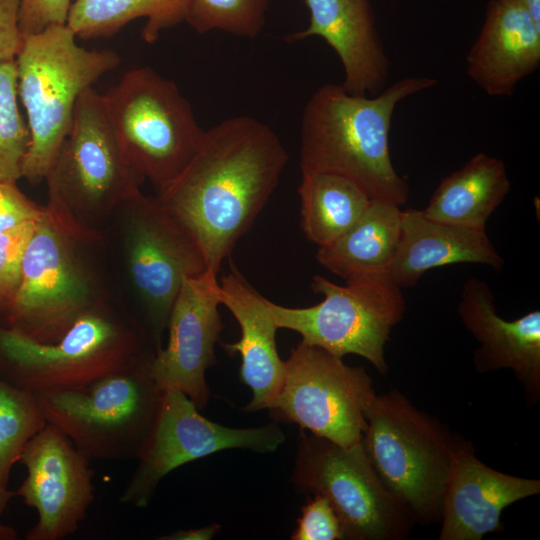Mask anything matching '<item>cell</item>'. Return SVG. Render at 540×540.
<instances>
[{"instance_id":"1","label":"cell","mask_w":540,"mask_h":540,"mask_svg":"<svg viewBox=\"0 0 540 540\" xmlns=\"http://www.w3.org/2000/svg\"><path fill=\"white\" fill-rule=\"evenodd\" d=\"M287 162L270 126L250 116L230 117L205 131L189 164L155 198L217 275L267 204Z\"/></svg>"},{"instance_id":"2","label":"cell","mask_w":540,"mask_h":540,"mask_svg":"<svg viewBox=\"0 0 540 540\" xmlns=\"http://www.w3.org/2000/svg\"><path fill=\"white\" fill-rule=\"evenodd\" d=\"M436 83L427 76L404 77L373 97L351 94L341 84L321 85L301 117V172L337 174L358 185L371 200L404 205L410 188L389 152L393 113L399 102Z\"/></svg>"},{"instance_id":"3","label":"cell","mask_w":540,"mask_h":540,"mask_svg":"<svg viewBox=\"0 0 540 540\" xmlns=\"http://www.w3.org/2000/svg\"><path fill=\"white\" fill-rule=\"evenodd\" d=\"M154 354L126 305L114 299L82 313L53 342L0 323V378L33 394L83 385Z\"/></svg>"},{"instance_id":"4","label":"cell","mask_w":540,"mask_h":540,"mask_svg":"<svg viewBox=\"0 0 540 540\" xmlns=\"http://www.w3.org/2000/svg\"><path fill=\"white\" fill-rule=\"evenodd\" d=\"M94 241L43 207L26 247L18 289L0 323L39 342L57 340L75 319L112 298Z\"/></svg>"},{"instance_id":"5","label":"cell","mask_w":540,"mask_h":540,"mask_svg":"<svg viewBox=\"0 0 540 540\" xmlns=\"http://www.w3.org/2000/svg\"><path fill=\"white\" fill-rule=\"evenodd\" d=\"M47 207L70 228L95 240L114 213L139 195L144 182L114 136L102 94L93 87L78 98L71 128L44 179Z\"/></svg>"},{"instance_id":"6","label":"cell","mask_w":540,"mask_h":540,"mask_svg":"<svg viewBox=\"0 0 540 540\" xmlns=\"http://www.w3.org/2000/svg\"><path fill=\"white\" fill-rule=\"evenodd\" d=\"M67 24L24 36L16 57L18 97L26 110L30 144L21 177L45 179L68 134L79 96L120 64L110 49H86Z\"/></svg>"},{"instance_id":"7","label":"cell","mask_w":540,"mask_h":540,"mask_svg":"<svg viewBox=\"0 0 540 540\" xmlns=\"http://www.w3.org/2000/svg\"><path fill=\"white\" fill-rule=\"evenodd\" d=\"M365 418L363 446L387 492L414 523H439L453 434L396 389L376 394Z\"/></svg>"},{"instance_id":"8","label":"cell","mask_w":540,"mask_h":540,"mask_svg":"<svg viewBox=\"0 0 540 540\" xmlns=\"http://www.w3.org/2000/svg\"><path fill=\"white\" fill-rule=\"evenodd\" d=\"M153 357L83 385L35 393L48 424L90 459L137 460L161 408Z\"/></svg>"},{"instance_id":"9","label":"cell","mask_w":540,"mask_h":540,"mask_svg":"<svg viewBox=\"0 0 540 540\" xmlns=\"http://www.w3.org/2000/svg\"><path fill=\"white\" fill-rule=\"evenodd\" d=\"M108 227L115 230L117 257L131 300L128 310L157 352L184 277L204 273L205 259L156 198L142 192L119 207Z\"/></svg>"},{"instance_id":"10","label":"cell","mask_w":540,"mask_h":540,"mask_svg":"<svg viewBox=\"0 0 540 540\" xmlns=\"http://www.w3.org/2000/svg\"><path fill=\"white\" fill-rule=\"evenodd\" d=\"M102 100L124 158L161 193L189 164L205 135L189 101L174 81L148 66L127 71Z\"/></svg>"},{"instance_id":"11","label":"cell","mask_w":540,"mask_h":540,"mask_svg":"<svg viewBox=\"0 0 540 540\" xmlns=\"http://www.w3.org/2000/svg\"><path fill=\"white\" fill-rule=\"evenodd\" d=\"M311 287L324 297L314 306L290 308L269 301L278 328L293 330L302 342L335 356H361L385 375V346L405 312L402 288L388 273L352 278L343 286L315 275Z\"/></svg>"},{"instance_id":"12","label":"cell","mask_w":540,"mask_h":540,"mask_svg":"<svg viewBox=\"0 0 540 540\" xmlns=\"http://www.w3.org/2000/svg\"><path fill=\"white\" fill-rule=\"evenodd\" d=\"M291 482L329 501L345 540H401L414 524L383 486L362 441L346 448L301 429Z\"/></svg>"},{"instance_id":"13","label":"cell","mask_w":540,"mask_h":540,"mask_svg":"<svg viewBox=\"0 0 540 540\" xmlns=\"http://www.w3.org/2000/svg\"><path fill=\"white\" fill-rule=\"evenodd\" d=\"M375 396L362 366L301 341L285 361L282 386L268 410L273 422L297 424L349 448L362 441L365 411Z\"/></svg>"},{"instance_id":"14","label":"cell","mask_w":540,"mask_h":540,"mask_svg":"<svg viewBox=\"0 0 540 540\" xmlns=\"http://www.w3.org/2000/svg\"><path fill=\"white\" fill-rule=\"evenodd\" d=\"M199 411L180 390H164L153 431L120 496L122 503L136 508L147 507L161 480L187 463L228 449L270 453L286 440L276 422L232 428L208 420Z\"/></svg>"},{"instance_id":"15","label":"cell","mask_w":540,"mask_h":540,"mask_svg":"<svg viewBox=\"0 0 540 540\" xmlns=\"http://www.w3.org/2000/svg\"><path fill=\"white\" fill-rule=\"evenodd\" d=\"M90 461L51 424L29 440L19 460L27 476L16 491L38 513L27 540H62L78 530L94 500Z\"/></svg>"},{"instance_id":"16","label":"cell","mask_w":540,"mask_h":540,"mask_svg":"<svg viewBox=\"0 0 540 540\" xmlns=\"http://www.w3.org/2000/svg\"><path fill=\"white\" fill-rule=\"evenodd\" d=\"M220 304L216 274L206 270L184 277L169 315L166 345L150 364L162 390H180L199 410L210 397L206 371L216 363L215 345L223 329Z\"/></svg>"},{"instance_id":"17","label":"cell","mask_w":540,"mask_h":540,"mask_svg":"<svg viewBox=\"0 0 540 540\" xmlns=\"http://www.w3.org/2000/svg\"><path fill=\"white\" fill-rule=\"evenodd\" d=\"M540 493V480L497 471L475 454L471 441L453 434L439 540H481L503 530L509 505Z\"/></svg>"},{"instance_id":"18","label":"cell","mask_w":540,"mask_h":540,"mask_svg":"<svg viewBox=\"0 0 540 540\" xmlns=\"http://www.w3.org/2000/svg\"><path fill=\"white\" fill-rule=\"evenodd\" d=\"M457 313L479 347L473 363L479 373L510 369L529 404L540 399V311L515 320L497 314L489 285L469 278L462 287Z\"/></svg>"},{"instance_id":"19","label":"cell","mask_w":540,"mask_h":540,"mask_svg":"<svg viewBox=\"0 0 540 540\" xmlns=\"http://www.w3.org/2000/svg\"><path fill=\"white\" fill-rule=\"evenodd\" d=\"M309 25L285 36L288 43L317 36L337 54L342 87L360 96L376 95L387 85L390 60L379 34L371 0H305Z\"/></svg>"},{"instance_id":"20","label":"cell","mask_w":540,"mask_h":540,"mask_svg":"<svg viewBox=\"0 0 540 540\" xmlns=\"http://www.w3.org/2000/svg\"><path fill=\"white\" fill-rule=\"evenodd\" d=\"M219 299L235 317L241 337L234 343H221L231 355L241 356L239 378L252 392L246 412L268 409L277 396L285 375L283 361L276 346L278 326L269 300L257 292L232 266L219 282Z\"/></svg>"},{"instance_id":"21","label":"cell","mask_w":540,"mask_h":540,"mask_svg":"<svg viewBox=\"0 0 540 540\" xmlns=\"http://www.w3.org/2000/svg\"><path fill=\"white\" fill-rule=\"evenodd\" d=\"M466 61L467 75L487 95L509 96L540 65V27L516 0H491Z\"/></svg>"},{"instance_id":"22","label":"cell","mask_w":540,"mask_h":540,"mask_svg":"<svg viewBox=\"0 0 540 540\" xmlns=\"http://www.w3.org/2000/svg\"><path fill=\"white\" fill-rule=\"evenodd\" d=\"M458 263L483 264L495 271L504 265L486 231L435 221L417 209L401 210L398 241L388 269L396 285L413 287L427 271Z\"/></svg>"},{"instance_id":"23","label":"cell","mask_w":540,"mask_h":540,"mask_svg":"<svg viewBox=\"0 0 540 540\" xmlns=\"http://www.w3.org/2000/svg\"><path fill=\"white\" fill-rule=\"evenodd\" d=\"M510 189L504 162L479 152L439 183L421 211L435 221L486 231L489 217Z\"/></svg>"},{"instance_id":"24","label":"cell","mask_w":540,"mask_h":540,"mask_svg":"<svg viewBox=\"0 0 540 540\" xmlns=\"http://www.w3.org/2000/svg\"><path fill=\"white\" fill-rule=\"evenodd\" d=\"M400 207L371 200L343 235L318 248V262L345 281L388 273L400 227Z\"/></svg>"},{"instance_id":"25","label":"cell","mask_w":540,"mask_h":540,"mask_svg":"<svg viewBox=\"0 0 540 540\" xmlns=\"http://www.w3.org/2000/svg\"><path fill=\"white\" fill-rule=\"evenodd\" d=\"M301 227L318 247L335 241L360 218L371 199L351 180L327 172H301Z\"/></svg>"},{"instance_id":"26","label":"cell","mask_w":540,"mask_h":540,"mask_svg":"<svg viewBox=\"0 0 540 540\" xmlns=\"http://www.w3.org/2000/svg\"><path fill=\"white\" fill-rule=\"evenodd\" d=\"M189 0H74L66 24L82 40L110 38L128 23L146 20L141 36L155 43L162 31L185 21Z\"/></svg>"},{"instance_id":"27","label":"cell","mask_w":540,"mask_h":540,"mask_svg":"<svg viewBox=\"0 0 540 540\" xmlns=\"http://www.w3.org/2000/svg\"><path fill=\"white\" fill-rule=\"evenodd\" d=\"M46 424L34 394L0 378V484L8 485L25 446Z\"/></svg>"},{"instance_id":"28","label":"cell","mask_w":540,"mask_h":540,"mask_svg":"<svg viewBox=\"0 0 540 540\" xmlns=\"http://www.w3.org/2000/svg\"><path fill=\"white\" fill-rule=\"evenodd\" d=\"M271 0H189L185 22L197 33L221 30L255 38L264 28Z\"/></svg>"},{"instance_id":"29","label":"cell","mask_w":540,"mask_h":540,"mask_svg":"<svg viewBox=\"0 0 540 540\" xmlns=\"http://www.w3.org/2000/svg\"><path fill=\"white\" fill-rule=\"evenodd\" d=\"M30 144V131L18 107L16 62L0 64V182H16Z\"/></svg>"},{"instance_id":"30","label":"cell","mask_w":540,"mask_h":540,"mask_svg":"<svg viewBox=\"0 0 540 540\" xmlns=\"http://www.w3.org/2000/svg\"><path fill=\"white\" fill-rule=\"evenodd\" d=\"M37 221L26 222L0 234V310L15 296L23 256Z\"/></svg>"},{"instance_id":"31","label":"cell","mask_w":540,"mask_h":540,"mask_svg":"<svg viewBox=\"0 0 540 540\" xmlns=\"http://www.w3.org/2000/svg\"><path fill=\"white\" fill-rule=\"evenodd\" d=\"M292 540H345L342 524L329 501L314 495L301 509Z\"/></svg>"},{"instance_id":"32","label":"cell","mask_w":540,"mask_h":540,"mask_svg":"<svg viewBox=\"0 0 540 540\" xmlns=\"http://www.w3.org/2000/svg\"><path fill=\"white\" fill-rule=\"evenodd\" d=\"M71 0H20L19 27L23 36L51 25L66 24Z\"/></svg>"},{"instance_id":"33","label":"cell","mask_w":540,"mask_h":540,"mask_svg":"<svg viewBox=\"0 0 540 540\" xmlns=\"http://www.w3.org/2000/svg\"><path fill=\"white\" fill-rule=\"evenodd\" d=\"M43 207L28 199L16 182H0V234L26 222L37 221Z\"/></svg>"},{"instance_id":"34","label":"cell","mask_w":540,"mask_h":540,"mask_svg":"<svg viewBox=\"0 0 540 540\" xmlns=\"http://www.w3.org/2000/svg\"><path fill=\"white\" fill-rule=\"evenodd\" d=\"M19 9L20 0H0V64L16 60L22 47Z\"/></svg>"},{"instance_id":"35","label":"cell","mask_w":540,"mask_h":540,"mask_svg":"<svg viewBox=\"0 0 540 540\" xmlns=\"http://www.w3.org/2000/svg\"><path fill=\"white\" fill-rule=\"evenodd\" d=\"M219 524H210L200 528L177 530L168 535L158 537L159 540H210L220 531Z\"/></svg>"},{"instance_id":"36","label":"cell","mask_w":540,"mask_h":540,"mask_svg":"<svg viewBox=\"0 0 540 540\" xmlns=\"http://www.w3.org/2000/svg\"><path fill=\"white\" fill-rule=\"evenodd\" d=\"M16 496V492L8 489L7 486L0 484V516L5 511L10 500ZM15 533L12 529L0 527V539H14Z\"/></svg>"},{"instance_id":"37","label":"cell","mask_w":540,"mask_h":540,"mask_svg":"<svg viewBox=\"0 0 540 540\" xmlns=\"http://www.w3.org/2000/svg\"><path fill=\"white\" fill-rule=\"evenodd\" d=\"M529 14L534 23L540 27V0H516Z\"/></svg>"}]
</instances>
